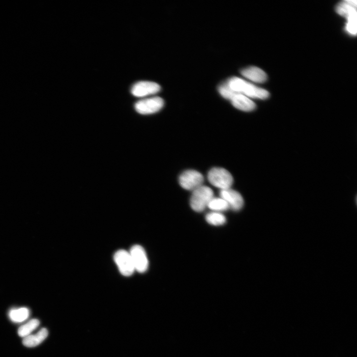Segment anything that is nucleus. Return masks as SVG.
Listing matches in <instances>:
<instances>
[{"label":"nucleus","mask_w":357,"mask_h":357,"mask_svg":"<svg viewBox=\"0 0 357 357\" xmlns=\"http://www.w3.org/2000/svg\"><path fill=\"white\" fill-rule=\"evenodd\" d=\"M227 83L235 92L243 94L248 98L265 99L269 96L267 90L258 87L238 77H232L227 81Z\"/></svg>","instance_id":"nucleus-1"},{"label":"nucleus","mask_w":357,"mask_h":357,"mask_svg":"<svg viewBox=\"0 0 357 357\" xmlns=\"http://www.w3.org/2000/svg\"><path fill=\"white\" fill-rule=\"evenodd\" d=\"M213 197L212 189L202 184L192 191L190 199V206L196 212H202Z\"/></svg>","instance_id":"nucleus-2"},{"label":"nucleus","mask_w":357,"mask_h":357,"mask_svg":"<svg viewBox=\"0 0 357 357\" xmlns=\"http://www.w3.org/2000/svg\"><path fill=\"white\" fill-rule=\"evenodd\" d=\"M207 178L209 182L220 190L231 188L233 183V178L227 170L222 168H213L208 172Z\"/></svg>","instance_id":"nucleus-3"},{"label":"nucleus","mask_w":357,"mask_h":357,"mask_svg":"<svg viewBox=\"0 0 357 357\" xmlns=\"http://www.w3.org/2000/svg\"><path fill=\"white\" fill-rule=\"evenodd\" d=\"M204 181L203 175L194 170H187L182 172L179 177L178 182L184 189L193 190L202 185Z\"/></svg>","instance_id":"nucleus-4"},{"label":"nucleus","mask_w":357,"mask_h":357,"mask_svg":"<svg viewBox=\"0 0 357 357\" xmlns=\"http://www.w3.org/2000/svg\"><path fill=\"white\" fill-rule=\"evenodd\" d=\"M164 100L159 97L142 99L135 104L136 112L142 115H149L159 111L163 107Z\"/></svg>","instance_id":"nucleus-5"},{"label":"nucleus","mask_w":357,"mask_h":357,"mask_svg":"<svg viewBox=\"0 0 357 357\" xmlns=\"http://www.w3.org/2000/svg\"><path fill=\"white\" fill-rule=\"evenodd\" d=\"M114 259L122 275L127 277L133 273L135 269L129 252L119 250L115 253Z\"/></svg>","instance_id":"nucleus-6"},{"label":"nucleus","mask_w":357,"mask_h":357,"mask_svg":"<svg viewBox=\"0 0 357 357\" xmlns=\"http://www.w3.org/2000/svg\"><path fill=\"white\" fill-rule=\"evenodd\" d=\"M135 270L144 273L148 269V260L144 249L140 245L132 246L129 252Z\"/></svg>","instance_id":"nucleus-7"},{"label":"nucleus","mask_w":357,"mask_h":357,"mask_svg":"<svg viewBox=\"0 0 357 357\" xmlns=\"http://www.w3.org/2000/svg\"><path fill=\"white\" fill-rule=\"evenodd\" d=\"M161 87L157 83L148 81H141L135 83L132 86L131 92L133 95L143 97L158 93Z\"/></svg>","instance_id":"nucleus-8"},{"label":"nucleus","mask_w":357,"mask_h":357,"mask_svg":"<svg viewBox=\"0 0 357 357\" xmlns=\"http://www.w3.org/2000/svg\"><path fill=\"white\" fill-rule=\"evenodd\" d=\"M220 197L224 199L228 204L230 208L234 211L240 210L244 204L243 199L237 191L231 188L220 190Z\"/></svg>","instance_id":"nucleus-9"},{"label":"nucleus","mask_w":357,"mask_h":357,"mask_svg":"<svg viewBox=\"0 0 357 357\" xmlns=\"http://www.w3.org/2000/svg\"><path fill=\"white\" fill-rule=\"evenodd\" d=\"M231 101L234 107L243 111H251L256 108L255 104L251 99L241 93H236Z\"/></svg>","instance_id":"nucleus-10"},{"label":"nucleus","mask_w":357,"mask_h":357,"mask_svg":"<svg viewBox=\"0 0 357 357\" xmlns=\"http://www.w3.org/2000/svg\"><path fill=\"white\" fill-rule=\"evenodd\" d=\"M356 0H346L339 3L336 7L337 12L347 19L357 17Z\"/></svg>","instance_id":"nucleus-11"},{"label":"nucleus","mask_w":357,"mask_h":357,"mask_svg":"<svg viewBox=\"0 0 357 357\" xmlns=\"http://www.w3.org/2000/svg\"><path fill=\"white\" fill-rule=\"evenodd\" d=\"M241 74L245 78L257 83L265 82L267 78L266 73L261 69L255 66H250L241 71Z\"/></svg>","instance_id":"nucleus-12"},{"label":"nucleus","mask_w":357,"mask_h":357,"mask_svg":"<svg viewBox=\"0 0 357 357\" xmlns=\"http://www.w3.org/2000/svg\"><path fill=\"white\" fill-rule=\"evenodd\" d=\"M48 331L46 328H42L37 333L29 335L24 338L22 343L27 347H34L41 343L47 337Z\"/></svg>","instance_id":"nucleus-13"},{"label":"nucleus","mask_w":357,"mask_h":357,"mask_svg":"<svg viewBox=\"0 0 357 357\" xmlns=\"http://www.w3.org/2000/svg\"><path fill=\"white\" fill-rule=\"evenodd\" d=\"M207 207L213 211L221 212L230 209L227 202L221 197H213L209 202Z\"/></svg>","instance_id":"nucleus-14"},{"label":"nucleus","mask_w":357,"mask_h":357,"mask_svg":"<svg viewBox=\"0 0 357 357\" xmlns=\"http://www.w3.org/2000/svg\"><path fill=\"white\" fill-rule=\"evenodd\" d=\"M205 219L208 223L213 226H221L226 222V218L221 212L212 211L207 213Z\"/></svg>","instance_id":"nucleus-15"},{"label":"nucleus","mask_w":357,"mask_h":357,"mask_svg":"<svg viewBox=\"0 0 357 357\" xmlns=\"http://www.w3.org/2000/svg\"><path fill=\"white\" fill-rule=\"evenodd\" d=\"M29 315V309L26 307L11 309L9 312L10 318L15 322H21L25 320L28 317Z\"/></svg>","instance_id":"nucleus-16"},{"label":"nucleus","mask_w":357,"mask_h":357,"mask_svg":"<svg viewBox=\"0 0 357 357\" xmlns=\"http://www.w3.org/2000/svg\"><path fill=\"white\" fill-rule=\"evenodd\" d=\"M40 322L37 319H32L26 324L20 326L18 330L19 336L25 337L29 335L39 325Z\"/></svg>","instance_id":"nucleus-17"},{"label":"nucleus","mask_w":357,"mask_h":357,"mask_svg":"<svg viewBox=\"0 0 357 357\" xmlns=\"http://www.w3.org/2000/svg\"><path fill=\"white\" fill-rule=\"evenodd\" d=\"M219 92L220 94L225 99H231L237 92L233 90L229 86L227 82L222 84L219 86Z\"/></svg>","instance_id":"nucleus-18"},{"label":"nucleus","mask_w":357,"mask_h":357,"mask_svg":"<svg viewBox=\"0 0 357 357\" xmlns=\"http://www.w3.org/2000/svg\"><path fill=\"white\" fill-rule=\"evenodd\" d=\"M357 20V18H351L348 20L346 25V30L352 35H356Z\"/></svg>","instance_id":"nucleus-19"}]
</instances>
